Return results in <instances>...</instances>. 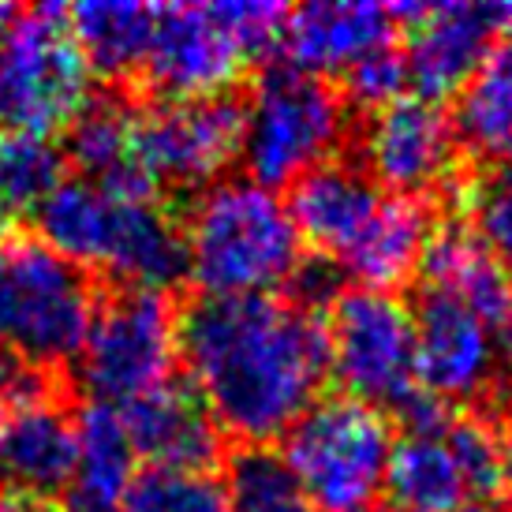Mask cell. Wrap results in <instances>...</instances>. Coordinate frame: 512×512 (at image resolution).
Here are the masks:
<instances>
[{"instance_id": "52a82bcc", "label": "cell", "mask_w": 512, "mask_h": 512, "mask_svg": "<svg viewBox=\"0 0 512 512\" xmlns=\"http://www.w3.org/2000/svg\"><path fill=\"white\" fill-rule=\"evenodd\" d=\"M90 105V68L68 12L15 8L0 23V124L15 135H57Z\"/></svg>"}, {"instance_id": "7c38bea8", "label": "cell", "mask_w": 512, "mask_h": 512, "mask_svg": "<svg viewBox=\"0 0 512 512\" xmlns=\"http://www.w3.org/2000/svg\"><path fill=\"white\" fill-rule=\"evenodd\" d=\"M243 101L161 98L135 113V157L146 187L206 191L240 157Z\"/></svg>"}, {"instance_id": "ba28073f", "label": "cell", "mask_w": 512, "mask_h": 512, "mask_svg": "<svg viewBox=\"0 0 512 512\" xmlns=\"http://www.w3.org/2000/svg\"><path fill=\"white\" fill-rule=\"evenodd\" d=\"M393 427L352 397H322L285 434V460L318 512H363L385 490Z\"/></svg>"}, {"instance_id": "d4e9b609", "label": "cell", "mask_w": 512, "mask_h": 512, "mask_svg": "<svg viewBox=\"0 0 512 512\" xmlns=\"http://www.w3.org/2000/svg\"><path fill=\"white\" fill-rule=\"evenodd\" d=\"M135 113L120 98H90L68 128V157L83 180L109 187H146L135 157Z\"/></svg>"}, {"instance_id": "836d02e7", "label": "cell", "mask_w": 512, "mask_h": 512, "mask_svg": "<svg viewBox=\"0 0 512 512\" xmlns=\"http://www.w3.org/2000/svg\"><path fill=\"white\" fill-rule=\"evenodd\" d=\"M68 512H116V509H94V505H75V509Z\"/></svg>"}, {"instance_id": "f1b7e54d", "label": "cell", "mask_w": 512, "mask_h": 512, "mask_svg": "<svg viewBox=\"0 0 512 512\" xmlns=\"http://www.w3.org/2000/svg\"><path fill=\"white\" fill-rule=\"evenodd\" d=\"M404 86H408V68H404V53L393 42L363 57L344 75V101H356L374 113V109H385L404 98Z\"/></svg>"}, {"instance_id": "8d00e7d4", "label": "cell", "mask_w": 512, "mask_h": 512, "mask_svg": "<svg viewBox=\"0 0 512 512\" xmlns=\"http://www.w3.org/2000/svg\"><path fill=\"white\" fill-rule=\"evenodd\" d=\"M363 512H397V509H363Z\"/></svg>"}, {"instance_id": "6da1fadb", "label": "cell", "mask_w": 512, "mask_h": 512, "mask_svg": "<svg viewBox=\"0 0 512 512\" xmlns=\"http://www.w3.org/2000/svg\"><path fill=\"white\" fill-rule=\"evenodd\" d=\"M180 363L217 430L270 445L322 400L326 326L281 296H202L180 314Z\"/></svg>"}, {"instance_id": "4dcf8cb0", "label": "cell", "mask_w": 512, "mask_h": 512, "mask_svg": "<svg viewBox=\"0 0 512 512\" xmlns=\"http://www.w3.org/2000/svg\"><path fill=\"white\" fill-rule=\"evenodd\" d=\"M498 453H501V471H505V483L512 486V393H509V400H505V412H501Z\"/></svg>"}, {"instance_id": "5bb4252c", "label": "cell", "mask_w": 512, "mask_h": 512, "mask_svg": "<svg viewBox=\"0 0 512 512\" xmlns=\"http://www.w3.org/2000/svg\"><path fill=\"white\" fill-rule=\"evenodd\" d=\"M389 12L408 30L400 49L408 86H415V98L434 105L468 86L490 45L498 42V30H505L498 4H400Z\"/></svg>"}, {"instance_id": "ffe728a7", "label": "cell", "mask_w": 512, "mask_h": 512, "mask_svg": "<svg viewBox=\"0 0 512 512\" xmlns=\"http://www.w3.org/2000/svg\"><path fill=\"white\" fill-rule=\"evenodd\" d=\"M423 277L427 292L456 299L460 307L479 314L486 326L498 329L512 322V266L475 232H434L423 258Z\"/></svg>"}, {"instance_id": "9c48e42d", "label": "cell", "mask_w": 512, "mask_h": 512, "mask_svg": "<svg viewBox=\"0 0 512 512\" xmlns=\"http://www.w3.org/2000/svg\"><path fill=\"white\" fill-rule=\"evenodd\" d=\"M180 363V314L165 292L124 288L94 314L75 374L90 404L128 408L172 382Z\"/></svg>"}, {"instance_id": "d590c367", "label": "cell", "mask_w": 512, "mask_h": 512, "mask_svg": "<svg viewBox=\"0 0 512 512\" xmlns=\"http://www.w3.org/2000/svg\"><path fill=\"white\" fill-rule=\"evenodd\" d=\"M460 512H494V509H486V505H468V509H460Z\"/></svg>"}, {"instance_id": "7402d4cb", "label": "cell", "mask_w": 512, "mask_h": 512, "mask_svg": "<svg viewBox=\"0 0 512 512\" xmlns=\"http://www.w3.org/2000/svg\"><path fill=\"white\" fill-rule=\"evenodd\" d=\"M154 4H135V0H86L68 12L75 45L83 53L86 68L109 79L143 72L150 45L157 34Z\"/></svg>"}, {"instance_id": "9a60e30c", "label": "cell", "mask_w": 512, "mask_h": 512, "mask_svg": "<svg viewBox=\"0 0 512 512\" xmlns=\"http://www.w3.org/2000/svg\"><path fill=\"white\" fill-rule=\"evenodd\" d=\"M412 318L419 389L427 397L453 408L494 393L501 374L494 326L441 292H423Z\"/></svg>"}, {"instance_id": "8fae6325", "label": "cell", "mask_w": 512, "mask_h": 512, "mask_svg": "<svg viewBox=\"0 0 512 512\" xmlns=\"http://www.w3.org/2000/svg\"><path fill=\"white\" fill-rule=\"evenodd\" d=\"M329 378L344 397L404 412L419 397L415 318L393 292L344 288L326 322Z\"/></svg>"}, {"instance_id": "4fadbf2b", "label": "cell", "mask_w": 512, "mask_h": 512, "mask_svg": "<svg viewBox=\"0 0 512 512\" xmlns=\"http://www.w3.org/2000/svg\"><path fill=\"white\" fill-rule=\"evenodd\" d=\"M456 150L453 116L423 98H400L374 109L359 131L363 172L397 199L423 202L445 191L456 176Z\"/></svg>"}, {"instance_id": "484cf974", "label": "cell", "mask_w": 512, "mask_h": 512, "mask_svg": "<svg viewBox=\"0 0 512 512\" xmlns=\"http://www.w3.org/2000/svg\"><path fill=\"white\" fill-rule=\"evenodd\" d=\"M64 184V154L42 135H0V240Z\"/></svg>"}, {"instance_id": "74e56055", "label": "cell", "mask_w": 512, "mask_h": 512, "mask_svg": "<svg viewBox=\"0 0 512 512\" xmlns=\"http://www.w3.org/2000/svg\"><path fill=\"white\" fill-rule=\"evenodd\" d=\"M509 266H512V258H509Z\"/></svg>"}, {"instance_id": "8992f818", "label": "cell", "mask_w": 512, "mask_h": 512, "mask_svg": "<svg viewBox=\"0 0 512 512\" xmlns=\"http://www.w3.org/2000/svg\"><path fill=\"white\" fill-rule=\"evenodd\" d=\"M344 135V90L292 64H273L258 75L251 98L243 101L240 161L247 180L277 191L333 161Z\"/></svg>"}, {"instance_id": "44dd1931", "label": "cell", "mask_w": 512, "mask_h": 512, "mask_svg": "<svg viewBox=\"0 0 512 512\" xmlns=\"http://www.w3.org/2000/svg\"><path fill=\"white\" fill-rule=\"evenodd\" d=\"M430 240H434V221L427 206L419 199L389 195L367 236L341 258V270L356 277L363 288L393 292L415 270H423Z\"/></svg>"}, {"instance_id": "d6986e66", "label": "cell", "mask_w": 512, "mask_h": 512, "mask_svg": "<svg viewBox=\"0 0 512 512\" xmlns=\"http://www.w3.org/2000/svg\"><path fill=\"white\" fill-rule=\"evenodd\" d=\"M135 453L150 460V468L210 471L221 449V430L191 389L161 385L150 397L120 408Z\"/></svg>"}, {"instance_id": "cb8c5ba5", "label": "cell", "mask_w": 512, "mask_h": 512, "mask_svg": "<svg viewBox=\"0 0 512 512\" xmlns=\"http://www.w3.org/2000/svg\"><path fill=\"white\" fill-rule=\"evenodd\" d=\"M135 445L124 427V415L116 408L90 404L75 419V486L79 505L113 509L124 501L131 479H135Z\"/></svg>"}, {"instance_id": "e0dca14e", "label": "cell", "mask_w": 512, "mask_h": 512, "mask_svg": "<svg viewBox=\"0 0 512 512\" xmlns=\"http://www.w3.org/2000/svg\"><path fill=\"white\" fill-rule=\"evenodd\" d=\"M397 19L382 4H303L288 12L281 53L311 75H348L359 60L393 45Z\"/></svg>"}, {"instance_id": "3957f363", "label": "cell", "mask_w": 512, "mask_h": 512, "mask_svg": "<svg viewBox=\"0 0 512 512\" xmlns=\"http://www.w3.org/2000/svg\"><path fill=\"white\" fill-rule=\"evenodd\" d=\"M184 243L187 277L210 299L273 296L303 262L288 202L247 176L199 191L184 217Z\"/></svg>"}, {"instance_id": "d6a6232c", "label": "cell", "mask_w": 512, "mask_h": 512, "mask_svg": "<svg viewBox=\"0 0 512 512\" xmlns=\"http://www.w3.org/2000/svg\"><path fill=\"white\" fill-rule=\"evenodd\" d=\"M498 12H501V23L512 27V4H498Z\"/></svg>"}, {"instance_id": "2e32d148", "label": "cell", "mask_w": 512, "mask_h": 512, "mask_svg": "<svg viewBox=\"0 0 512 512\" xmlns=\"http://www.w3.org/2000/svg\"><path fill=\"white\" fill-rule=\"evenodd\" d=\"M385 199L389 195L363 172V165L326 161L292 184L288 214L299 228V240L341 266V258L367 236L374 217L382 214Z\"/></svg>"}, {"instance_id": "603a6c76", "label": "cell", "mask_w": 512, "mask_h": 512, "mask_svg": "<svg viewBox=\"0 0 512 512\" xmlns=\"http://www.w3.org/2000/svg\"><path fill=\"white\" fill-rule=\"evenodd\" d=\"M456 143L490 165L512 161V30L490 45L479 72L456 94Z\"/></svg>"}, {"instance_id": "f546056e", "label": "cell", "mask_w": 512, "mask_h": 512, "mask_svg": "<svg viewBox=\"0 0 512 512\" xmlns=\"http://www.w3.org/2000/svg\"><path fill=\"white\" fill-rule=\"evenodd\" d=\"M38 397H45L42 374L27 363H19L15 356H8V352H0V434L23 404Z\"/></svg>"}, {"instance_id": "7a4b0ae2", "label": "cell", "mask_w": 512, "mask_h": 512, "mask_svg": "<svg viewBox=\"0 0 512 512\" xmlns=\"http://www.w3.org/2000/svg\"><path fill=\"white\" fill-rule=\"evenodd\" d=\"M38 232L86 273L105 270L128 288L165 292L187 273L184 221L154 187L64 180L38 210Z\"/></svg>"}, {"instance_id": "277c9868", "label": "cell", "mask_w": 512, "mask_h": 512, "mask_svg": "<svg viewBox=\"0 0 512 512\" xmlns=\"http://www.w3.org/2000/svg\"><path fill=\"white\" fill-rule=\"evenodd\" d=\"M288 12L281 4H172L157 15L146 83L161 98H221L251 60L281 49Z\"/></svg>"}, {"instance_id": "1f68e13d", "label": "cell", "mask_w": 512, "mask_h": 512, "mask_svg": "<svg viewBox=\"0 0 512 512\" xmlns=\"http://www.w3.org/2000/svg\"><path fill=\"white\" fill-rule=\"evenodd\" d=\"M0 512H42L38 501H27L19 494H0Z\"/></svg>"}, {"instance_id": "83f0119b", "label": "cell", "mask_w": 512, "mask_h": 512, "mask_svg": "<svg viewBox=\"0 0 512 512\" xmlns=\"http://www.w3.org/2000/svg\"><path fill=\"white\" fill-rule=\"evenodd\" d=\"M124 512H228L225 483L214 471H135L128 494H124Z\"/></svg>"}, {"instance_id": "e575fe53", "label": "cell", "mask_w": 512, "mask_h": 512, "mask_svg": "<svg viewBox=\"0 0 512 512\" xmlns=\"http://www.w3.org/2000/svg\"><path fill=\"white\" fill-rule=\"evenodd\" d=\"M505 348H509V356H512V322L505 326Z\"/></svg>"}, {"instance_id": "30bf717a", "label": "cell", "mask_w": 512, "mask_h": 512, "mask_svg": "<svg viewBox=\"0 0 512 512\" xmlns=\"http://www.w3.org/2000/svg\"><path fill=\"white\" fill-rule=\"evenodd\" d=\"M501 486L498 434L479 415H453V408L404 427L385 475L397 512H460Z\"/></svg>"}, {"instance_id": "ac0fdd59", "label": "cell", "mask_w": 512, "mask_h": 512, "mask_svg": "<svg viewBox=\"0 0 512 512\" xmlns=\"http://www.w3.org/2000/svg\"><path fill=\"white\" fill-rule=\"evenodd\" d=\"M0 479L27 501L75 483V419L49 393L23 404L0 434Z\"/></svg>"}, {"instance_id": "4316f807", "label": "cell", "mask_w": 512, "mask_h": 512, "mask_svg": "<svg viewBox=\"0 0 512 512\" xmlns=\"http://www.w3.org/2000/svg\"><path fill=\"white\" fill-rule=\"evenodd\" d=\"M228 512H318L281 449L243 445L225 471Z\"/></svg>"}, {"instance_id": "5b68a950", "label": "cell", "mask_w": 512, "mask_h": 512, "mask_svg": "<svg viewBox=\"0 0 512 512\" xmlns=\"http://www.w3.org/2000/svg\"><path fill=\"white\" fill-rule=\"evenodd\" d=\"M98 307L94 277L42 236L0 240V352L34 370L75 359Z\"/></svg>"}]
</instances>
